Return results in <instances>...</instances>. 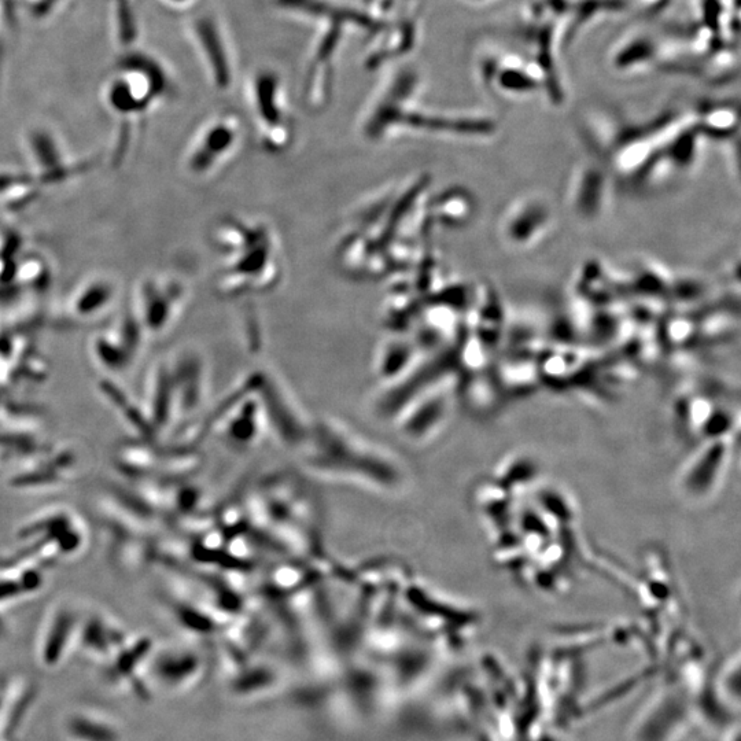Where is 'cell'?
<instances>
[{"label": "cell", "instance_id": "4", "mask_svg": "<svg viewBox=\"0 0 741 741\" xmlns=\"http://www.w3.org/2000/svg\"><path fill=\"white\" fill-rule=\"evenodd\" d=\"M610 176L595 164H584L575 169L567 190L570 210L578 219L596 221L610 205Z\"/></svg>", "mask_w": 741, "mask_h": 741}, {"label": "cell", "instance_id": "2", "mask_svg": "<svg viewBox=\"0 0 741 741\" xmlns=\"http://www.w3.org/2000/svg\"><path fill=\"white\" fill-rule=\"evenodd\" d=\"M555 223L551 204L541 195H525L504 210L497 234L512 250H529L547 238Z\"/></svg>", "mask_w": 741, "mask_h": 741}, {"label": "cell", "instance_id": "1", "mask_svg": "<svg viewBox=\"0 0 741 741\" xmlns=\"http://www.w3.org/2000/svg\"><path fill=\"white\" fill-rule=\"evenodd\" d=\"M323 451L316 456V468L326 474L339 475L356 479L357 482H368L367 485L378 486L374 478H378L383 489H387L381 478L378 477L379 463L389 462V457L382 455L378 449L368 442L356 438L352 434H328L323 440Z\"/></svg>", "mask_w": 741, "mask_h": 741}, {"label": "cell", "instance_id": "3", "mask_svg": "<svg viewBox=\"0 0 741 741\" xmlns=\"http://www.w3.org/2000/svg\"><path fill=\"white\" fill-rule=\"evenodd\" d=\"M80 614L66 603L51 607L43 619L38 634V661L47 669H57L77 645L81 625Z\"/></svg>", "mask_w": 741, "mask_h": 741}, {"label": "cell", "instance_id": "6", "mask_svg": "<svg viewBox=\"0 0 741 741\" xmlns=\"http://www.w3.org/2000/svg\"><path fill=\"white\" fill-rule=\"evenodd\" d=\"M114 287L105 278L87 280L77 291L70 308H75L77 315L87 316L105 309L113 296Z\"/></svg>", "mask_w": 741, "mask_h": 741}, {"label": "cell", "instance_id": "5", "mask_svg": "<svg viewBox=\"0 0 741 741\" xmlns=\"http://www.w3.org/2000/svg\"><path fill=\"white\" fill-rule=\"evenodd\" d=\"M69 741H123L119 726L109 718L91 711H76L65 720Z\"/></svg>", "mask_w": 741, "mask_h": 741}, {"label": "cell", "instance_id": "7", "mask_svg": "<svg viewBox=\"0 0 741 741\" xmlns=\"http://www.w3.org/2000/svg\"><path fill=\"white\" fill-rule=\"evenodd\" d=\"M692 333V323L688 319H684V317H678V319H674L667 324V339L674 345L685 342V339L688 341Z\"/></svg>", "mask_w": 741, "mask_h": 741}]
</instances>
